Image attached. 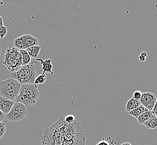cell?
Wrapping results in <instances>:
<instances>
[{"mask_svg":"<svg viewBox=\"0 0 157 145\" xmlns=\"http://www.w3.org/2000/svg\"><path fill=\"white\" fill-rule=\"evenodd\" d=\"M147 54L146 52H141L140 53V54L138 57V59L139 61L142 62V63H144L145 62L146 59H147Z\"/></svg>","mask_w":157,"mask_h":145,"instance_id":"obj_22","label":"cell"},{"mask_svg":"<svg viewBox=\"0 0 157 145\" xmlns=\"http://www.w3.org/2000/svg\"><path fill=\"white\" fill-rule=\"evenodd\" d=\"M21 87L22 84L12 78L0 82V96L15 101L19 94Z\"/></svg>","mask_w":157,"mask_h":145,"instance_id":"obj_4","label":"cell"},{"mask_svg":"<svg viewBox=\"0 0 157 145\" xmlns=\"http://www.w3.org/2000/svg\"><path fill=\"white\" fill-rule=\"evenodd\" d=\"M64 121L67 123H72L75 121V117L73 115H67V116L64 117Z\"/></svg>","mask_w":157,"mask_h":145,"instance_id":"obj_20","label":"cell"},{"mask_svg":"<svg viewBox=\"0 0 157 145\" xmlns=\"http://www.w3.org/2000/svg\"><path fill=\"white\" fill-rule=\"evenodd\" d=\"M13 45L15 48L18 50H26V47L25 45L24 36H20L13 41Z\"/></svg>","mask_w":157,"mask_h":145,"instance_id":"obj_12","label":"cell"},{"mask_svg":"<svg viewBox=\"0 0 157 145\" xmlns=\"http://www.w3.org/2000/svg\"><path fill=\"white\" fill-rule=\"evenodd\" d=\"M39 97L40 92L37 85H22L19 94L14 102L22 103L26 107H30L36 104Z\"/></svg>","mask_w":157,"mask_h":145,"instance_id":"obj_2","label":"cell"},{"mask_svg":"<svg viewBox=\"0 0 157 145\" xmlns=\"http://www.w3.org/2000/svg\"><path fill=\"white\" fill-rule=\"evenodd\" d=\"M153 116L152 111H148L141 115H140L138 118H136L139 124H143L145 122L149 120Z\"/></svg>","mask_w":157,"mask_h":145,"instance_id":"obj_14","label":"cell"},{"mask_svg":"<svg viewBox=\"0 0 157 145\" xmlns=\"http://www.w3.org/2000/svg\"><path fill=\"white\" fill-rule=\"evenodd\" d=\"M96 145H110L109 143L106 141H104V139H103V141H101L98 142Z\"/></svg>","mask_w":157,"mask_h":145,"instance_id":"obj_25","label":"cell"},{"mask_svg":"<svg viewBox=\"0 0 157 145\" xmlns=\"http://www.w3.org/2000/svg\"><path fill=\"white\" fill-rule=\"evenodd\" d=\"M141 103L139 100H136L132 97L127 102V104L125 106V109L127 112L129 113L133 109L139 107Z\"/></svg>","mask_w":157,"mask_h":145,"instance_id":"obj_10","label":"cell"},{"mask_svg":"<svg viewBox=\"0 0 157 145\" xmlns=\"http://www.w3.org/2000/svg\"><path fill=\"white\" fill-rule=\"evenodd\" d=\"M37 61H40V64L42 65V69L43 72H48L52 74V76H54V72H52L53 69V65L52 64V60L50 59H46L45 60L43 59L42 58L37 59Z\"/></svg>","mask_w":157,"mask_h":145,"instance_id":"obj_9","label":"cell"},{"mask_svg":"<svg viewBox=\"0 0 157 145\" xmlns=\"http://www.w3.org/2000/svg\"><path fill=\"white\" fill-rule=\"evenodd\" d=\"M27 114L26 107L21 103H15L5 118L12 122H19L24 120Z\"/></svg>","mask_w":157,"mask_h":145,"instance_id":"obj_6","label":"cell"},{"mask_svg":"<svg viewBox=\"0 0 157 145\" xmlns=\"http://www.w3.org/2000/svg\"><path fill=\"white\" fill-rule=\"evenodd\" d=\"M1 53H2V49H1V46L0 45V56L1 55Z\"/></svg>","mask_w":157,"mask_h":145,"instance_id":"obj_29","label":"cell"},{"mask_svg":"<svg viewBox=\"0 0 157 145\" xmlns=\"http://www.w3.org/2000/svg\"><path fill=\"white\" fill-rule=\"evenodd\" d=\"M2 63L10 72H13L17 71L22 66V56L19 50L12 46L6 49Z\"/></svg>","mask_w":157,"mask_h":145,"instance_id":"obj_5","label":"cell"},{"mask_svg":"<svg viewBox=\"0 0 157 145\" xmlns=\"http://www.w3.org/2000/svg\"><path fill=\"white\" fill-rule=\"evenodd\" d=\"M121 145H132L130 144V143H129V142H125V143H122V144H121Z\"/></svg>","mask_w":157,"mask_h":145,"instance_id":"obj_28","label":"cell"},{"mask_svg":"<svg viewBox=\"0 0 157 145\" xmlns=\"http://www.w3.org/2000/svg\"><path fill=\"white\" fill-rule=\"evenodd\" d=\"M5 118V115H4L2 112L0 111V122H2Z\"/></svg>","mask_w":157,"mask_h":145,"instance_id":"obj_26","label":"cell"},{"mask_svg":"<svg viewBox=\"0 0 157 145\" xmlns=\"http://www.w3.org/2000/svg\"><path fill=\"white\" fill-rule=\"evenodd\" d=\"M142 92L141 91H136L134 92L133 97L136 100H140L142 98Z\"/></svg>","mask_w":157,"mask_h":145,"instance_id":"obj_23","label":"cell"},{"mask_svg":"<svg viewBox=\"0 0 157 145\" xmlns=\"http://www.w3.org/2000/svg\"><path fill=\"white\" fill-rule=\"evenodd\" d=\"M3 26V18L0 16V26Z\"/></svg>","mask_w":157,"mask_h":145,"instance_id":"obj_27","label":"cell"},{"mask_svg":"<svg viewBox=\"0 0 157 145\" xmlns=\"http://www.w3.org/2000/svg\"><path fill=\"white\" fill-rule=\"evenodd\" d=\"M41 48V46L37 45L29 48L26 49V50L27 53H29V54L30 55L31 57L33 58V60H35V59H37Z\"/></svg>","mask_w":157,"mask_h":145,"instance_id":"obj_13","label":"cell"},{"mask_svg":"<svg viewBox=\"0 0 157 145\" xmlns=\"http://www.w3.org/2000/svg\"><path fill=\"white\" fill-rule=\"evenodd\" d=\"M147 128L155 130L157 128V117L155 116H153L149 120L145 122L143 124Z\"/></svg>","mask_w":157,"mask_h":145,"instance_id":"obj_16","label":"cell"},{"mask_svg":"<svg viewBox=\"0 0 157 145\" xmlns=\"http://www.w3.org/2000/svg\"><path fill=\"white\" fill-rule=\"evenodd\" d=\"M148 111H149V110H148L145 107L141 104L140 106H139V107L133 109L132 111L129 112L128 113L134 117L137 118L140 115L144 113V112H147Z\"/></svg>","mask_w":157,"mask_h":145,"instance_id":"obj_15","label":"cell"},{"mask_svg":"<svg viewBox=\"0 0 157 145\" xmlns=\"http://www.w3.org/2000/svg\"><path fill=\"white\" fill-rule=\"evenodd\" d=\"M46 80V78L45 73L43 72L41 74L36 76L34 84L37 85L38 84H42L45 82Z\"/></svg>","mask_w":157,"mask_h":145,"instance_id":"obj_18","label":"cell"},{"mask_svg":"<svg viewBox=\"0 0 157 145\" xmlns=\"http://www.w3.org/2000/svg\"><path fill=\"white\" fill-rule=\"evenodd\" d=\"M7 33V27L6 26H0V39H3Z\"/></svg>","mask_w":157,"mask_h":145,"instance_id":"obj_19","label":"cell"},{"mask_svg":"<svg viewBox=\"0 0 157 145\" xmlns=\"http://www.w3.org/2000/svg\"><path fill=\"white\" fill-rule=\"evenodd\" d=\"M152 113H153V114L155 116H156L157 117V101H156V102H155V106H154V108L153 109V111H152Z\"/></svg>","mask_w":157,"mask_h":145,"instance_id":"obj_24","label":"cell"},{"mask_svg":"<svg viewBox=\"0 0 157 145\" xmlns=\"http://www.w3.org/2000/svg\"><path fill=\"white\" fill-rule=\"evenodd\" d=\"M6 132V127H5V124L0 122V139H1L5 135Z\"/></svg>","mask_w":157,"mask_h":145,"instance_id":"obj_21","label":"cell"},{"mask_svg":"<svg viewBox=\"0 0 157 145\" xmlns=\"http://www.w3.org/2000/svg\"><path fill=\"white\" fill-rule=\"evenodd\" d=\"M14 104V101L8 100L0 96V111L4 115H7L9 113Z\"/></svg>","mask_w":157,"mask_h":145,"instance_id":"obj_8","label":"cell"},{"mask_svg":"<svg viewBox=\"0 0 157 145\" xmlns=\"http://www.w3.org/2000/svg\"><path fill=\"white\" fill-rule=\"evenodd\" d=\"M157 97L154 94L151 92H145L142 93V98L139 100L141 104L149 111H152L154 108Z\"/></svg>","mask_w":157,"mask_h":145,"instance_id":"obj_7","label":"cell"},{"mask_svg":"<svg viewBox=\"0 0 157 145\" xmlns=\"http://www.w3.org/2000/svg\"><path fill=\"white\" fill-rule=\"evenodd\" d=\"M19 52L22 56V65H27L30 64L31 57L27 53L26 50H19Z\"/></svg>","mask_w":157,"mask_h":145,"instance_id":"obj_17","label":"cell"},{"mask_svg":"<svg viewBox=\"0 0 157 145\" xmlns=\"http://www.w3.org/2000/svg\"><path fill=\"white\" fill-rule=\"evenodd\" d=\"M24 36L26 49L34 46L38 45V40L35 37L29 34L24 35Z\"/></svg>","mask_w":157,"mask_h":145,"instance_id":"obj_11","label":"cell"},{"mask_svg":"<svg viewBox=\"0 0 157 145\" xmlns=\"http://www.w3.org/2000/svg\"><path fill=\"white\" fill-rule=\"evenodd\" d=\"M61 117L52 126L46 128L41 145H85V137L80 124L75 120L67 123Z\"/></svg>","mask_w":157,"mask_h":145,"instance_id":"obj_1","label":"cell"},{"mask_svg":"<svg viewBox=\"0 0 157 145\" xmlns=\"http://www.w3.org/2000/svg\"><path fill=\"white\" fill-rule=\"evenodd\" d=\"M11 78L16 79L22 85L34 84L36 78L35 68L33 63L22 65L17 71L11 72Z\"/></svg>","mask_w":157,"mask_h":145,"instance_id":"obj_3","label":"cell"}]
</instances>
